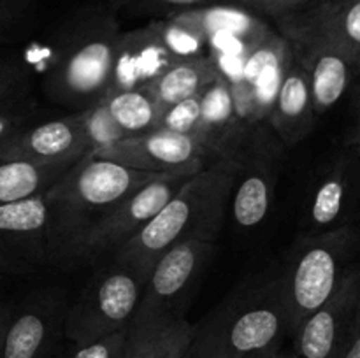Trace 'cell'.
I'll return each mask as SVG.
<instances>
[{"label":"cell","mask_w":360,"mask_h":358,"mask_svg":"<svg viewBox=\"0 0 360 358\" xmlns=\"http://www.w3.org/2000/svg\"><path fill=\"white\" fill-rule=\"evenodd\" d=\"M120 23L109 6L76 11L32 53L46 97L76 112L104 98L112 72Z\"/></svg>","instance_id":"6da1fadb"},{"label":"cell","mask_w":360,"mask_h":358,"mask_svg":"<svg viewBox=\"0 0 360 358\" xmlns=\"http://www.w3.org/2000/svg\"><path fill=\"white\" fill-rule=\"evenodd\" d=\"M232 183L234 174L227 167H210L190 175L150 223L112 253V260L148 276L172 246L190 239L214 242L231 204Z\"/></svg>","instance_id":"7a4b0ae2"},{"label":"cell","mask_w":360,"mask_h":358,"mask_svg":"<svg viewBox=\"0 0 360 358\" xmlns=\"http://www.w3.org/2000/svg\"><path fill=\"white\" fill-rule=\"evenodd\" d=\"M200 325L236 358H273L290 339L280 267L243 281Z\"/></svg>","instance_id":"3957f363"},{"label":"cell","mask_w":360,"mask_h":358,"mask_svg":"<svg viewBox=\"0 0 360 358\" xmlns=\"http://www.w3.org/2000/svg\"><path fill=\"white\" fill-rule=\"evenodd\" d=\"M359 248L360 232L355 225L323 234L299 235L280 265L290 337L306 316L336 291Z\"/></svg>","instance_id":"277c9868"},{"label":"cell","mask_w":360,"mask_h":358,"mask_svg":"<svg viewBox=\"0 0 360 358\" xmlns=\"http://www.w3.org/2000/svg\"><path fill=\"white\" fill-rule=\"evenodd\" d=\"M162 175L167 174L137 171L91 153L76 161L48 192L58 206L62 223L70 237V248L88 225Z\"/></svg>","instance_id":"5b68a950"},{"label":"cell","mask_w":360,"mask_h":358,"mask_svg":"<svg viewBox=\"0 0 360 358\" xmlns=\"http://www.w3.org/2000/svg\"><path fill=\"white\" fill-rule=\"evenodd\" d=\"M70 237L49 193L0 206V276H25L67 263Z\"/></svg>","instance_id":"8992f818"},{"label":"cell","mask_w":360,"mask_h":358,"mask_svg":"<svg viewBox=\"0 0 360 358\" xmlns=\"http://www.w3.org/2000/svg\"><path fill=\"white\" fill-rule=\"evenodd\" d=\"M214 251V242L190 239L165 251L151 267L129 333L164 329L186 319L200 276Z\"/></svg>","instance_id":"52a82bcc"},{"label":"cell","mask_w":360,"mask_h":358,"mask_svg":"<svg viewBox=\"0 0 360 358\" xmlns=\"http://www.w3.org/2000/svg\"><path fill=\"white\" fill-rule=\"evenodd\" d=\"M146 277L134 267L111 258L69 305L63 337L79 344L129 329Z\"/></svg>","instance_id":"ba28073f"},{"label":"cell","mask_w":360,"mask_h":358,"mask_svg":"<svg viewBox=\"0 0 360 358\" xmlns=\"http://www.w3.org/2000/svg\"><path fill=\"white\" fill-rule=\"evenodd\" d=\"M285 150L269 125L253 126L232 167L234 183L231 211L241 232H253L266 223L274 202Z\"/></svg>","instance_id":"9c48e42d"},{"label":"cell","mask_w":360,"mask_h":358,"mask_svg":"<svg viewBox=\"0 0 360 358\" xmlns=\"http://www.w3.org/2000/svg\"><path fill=\"white\" fill-rule=\"evenodd\" d=\"M193 175V174H192ZM190 175L167 174L137 190L88 225L70 248L67 263H86L115 253L139 234Z\"/></svg>","instance_id":"30bf717a"},{"label":"cell","mask_w":360,"mask_h":358,"mask_svg":"<svg viewBox=\"0 0 360 358\" xmlns=\"http://www.w3.org/2000/svg\"><path fill=\"white\" fill-rule=\"evenodd\" d=\"M359 200L360 157L347 147L316 167L309 178L299 221L302 234H323L354 225Z\"/></svg>","instance_id":"8fae6325"},{"label":"cell","mask_w":360,"mask_h":358,"mask_svg":"<svg viewBox=\"0 0 360 358\" xmlns=\"http://www.w3.org/2000/svg\"><path fill=\"white\" fill-rule=\"evenodd\" d=\"M91 154L157 174L192 175L204 168L218 167L213 154L204 147L197 135L162 128L104 144L91 151Z\"/></svg>","instance_id":"7c38bea8"},{"label":"cell","mask_w":360,"mask_h":358,"mask_svg":"<svg viewBox=\"0 0 360 358\" xmlns=\"http://www.w3.org/2000/svg\"><path fill=\"white\" fill-rule=\"evenodd\" d=\"M167 18L193 28L206 39L207 53L225 76L238 70L250 49L276 28L271 21L236 4L193 7Z\"/></svg>","instance_id":"4fadbf2b"},{"label":"cell","mask_w":360,"mask_h":358,"mask_svg":"<svg viewBox=\"0 0 360 358\" xmlns=\"http://www.w3.org/2000/svg\"><path fill=\"white\" fill-rule=\"evenodd\" d=\"M290 53L292 41L274 28L250 49L241 67L227 77L238 118L248 132L267 121Z\"/></svg>","instance_id":"5bb4252c"},{"label":"cell","mask_w":360,"mask_h":358,"mask_svg":"<svg viewBox=\"0 0 360 358\" xmlns=\"http://www.w3.org/2000/svg\"><path fill=\"white\" fill-rule=\"evenodd\" d=\"M360 300V263H352L336 291L290 337L297 358H340L348 343Z\"/></svg>","instance_id":"9a60e30c"},{"label":"cell","mask_w":360,"mask_h":358,"mask_svg":"<svg viewBox=\"0 0 360 358\" xmlns=\"http://www.w3.org/2000/svg\"><path fill=\"white\" fill-rule=\"evenodd\" d=\"M65 293L56 288L37 290L13 307L4 339L2 358H49L63 337Z\"/></svg>","instance_id":"2e32d148"},{"label":"cell","mask_w":360,"mask_h":358,"mask_svg":"<svg viewBox=\"0 0 360 358\" xmlns=\"http://www.w3.org/2000/svg\"><path fill=\"white\" fill-rule=\"evenodd\" d=\"M97 147L84 112L27 125L0 146V161L76 164Z\"/></svg>","instance_id":"e0dca14e"},{"label":"cell","mask_w":360,"mask_h":358,"mask_svg":"<svg viewBox=\"0 0 360 358\" xmlns=\"http://www.w3.org/2000/svg\"><path fill=\"white\" fill-rule=\"evenodd\" d=\"M274 27L285 37H320L343 49L360 76V0H311Z\"/></svg>","instance_id":"ac0fdd59"},{"label":"cell","mask_w":360,"mask_h":358,"mask_svg":"<svg viewBox=\"0 0 360 358\" xmlns=\"http://www.w3.org/2000/svg\"><path fill=\"white\" fill-rule=\"evenodd\" d=\"M295 56L308 76L315 114L322 116L340 104L359 77L350 56L320 37H294Z\"/></svg>","instance_id":"d6986e66"},{"label":"cell","mask_w":360,"mask_h":358,"mask_svg":"<svg viewBox=\"0 0 360 358\" xmlns=\"http://www.w3.org/2000/svg\"><path fill=\"white\" fill-rule=\"evenodd\" d=\"M83 112L97 147L151 132L164 114L148 86L109 95Z\"/></svg>","instance_id":"ffe728a7"},{"label":"cell","mask_w":360,"mask_h":358,"mask_svg":"<svg viewBox=\"0 0 360 358\" xmlns=\"http://www.w3.org/2000/svg\"><path fill=\"white\" fill-rule=\"evenodd\" d=\"M178 60L151 21L136 30L122 32L104 97L146 86Z\"/></svg>","instance_id":"44dd1931"},{"label":"cell","mask_w":360,"mask_h":358,"mask_svg":"<svg viewBox=\"0 0 360 358\" xmlns=\"http://www.w3.org/2000/svg\"><path fill=\"white\" fill-rule=\"evenodd\" d=\"M197 139L213 154L218 167H234L250 132L241 125L232 98L231 83L224 74L200 93V121Z\"/></svg>","instance_id":"7402d4cb"},{"label":"cell","mask_w":360,"mask_h":358,"mask_svg":"<svg viewBox=\"0 0 360 358\" xmlns=\"http://www.w3.org/2000/svg\"><path fill=\"white\" fill-rule=\"evenodd\" d=\"M316 118L319 116L315 114V107H313L308 76L299 63L294 44H292L290 58L287 62V69H285L273 107L267 116V125L273 128L281 144L290 150L302 142L306 137H309V133L315 128Z\"/></svg>","instance_id":"603a6c76"},{"label":"cell","mask_w":360,"mask_h":358,"mask_svg":"<svg viewBox=\"0 0 360 358\" xmlns=\"http://www.w3.org/2000/svg\"><path fill=\"white\" fill-rule=\"evenodd\" d=\"M218 74L220 69L217 60L206 53V55L178 60L146 86L165 112L172 105L202 93L217 79Z\"/></svg>","instance_id":"cb8c5ba5"},{"label":"cell","mask_w":360,"mask_h":358,"mask_svg":"<svg viewBox=\"0 0 360 358\" xmlns=\"http://www.w3.org/2000/svg\"><path fill=\"white\" fill-rule=\"evenodd\" d=\"M72 165L0 161V206L49 192Z\"/></svg>","instance_id":"d4e9b609"},{"label":"cell","mask_w":360,"mask_h":358,"mask_svg":"<svg viewBox=\"0 0 360 358\" xmlns=\"http://www.w3.org/2000/svg\"><path fill=\"white\" fill-rule=\"evenodd\" d=\"M195 325L181 319L164 329L129 333L125 358H185Z\"/></svg>","instance_id":"484cf974"},{"label":"cell","mask_w":360,"mask_h":358,"mask_svg":"<svg viewBox=\"0 0 360 358\" xmlns=\"http://www.w3.org/2000/svg\"><path fill=\"white\" fill-rule=\"evenodd\" d=\"M28 109H34L28 67L16 56L0 53V112Z\"/></svg>","instance_id":"4316f807"},{"label":"cell","mask_w":360,"mask_h":358,"mask_svg":"<svg viewBox=\"0 0 360 358\" xmlns=\"http://www.w3.org/2000/svg\"><path fill=\"white\" fill-rule=\"evenodd\" d=\"M112 11L122 9L132 14H148L158 18H167L174 13L193 9V7L211 6V4H231V0H108Z\"/></svg>","instance_id":"83f0119b"},{"label":"cell","mask_w":360,"mask_h":358,"mask_svg":"<svg viewBox=\"0 0 360 358\" xmlns=\"http://www.w3.org/2000/svg\"><path fill=\"white\" fill-rule=\"evenodd\" d=\"M127 344L129 329H123L95 340L72 344L60 358H125Z\"/></svg>","instance_id":"f1b7e54d"},{"label":"cell","mask_w":360,"mask_h":358,"mask_svg":"<svg viewBox=\"0 0 360 358\" xmlns=\"http://www.w3.org/2000/svg\"><path fill=\"white\" fill-rule=\"evenodd\" d=\"M200 121V95L190 97L162 114L157 128L195 135Z\"/></svg>","instance_id":"f546056e"},{"label":"cell","mask_w":360,"mask_h":358,"mask_svg":"<svg viewBox=\"0 0 360 358\" xmlns=\"http://www.w3.org/2000/svg\"><path fill=\"white\" fill-rule=\"evenodd\" d=\"M308 2H311V0H231V4L245 7L246 11L271 21L273 25L285 14L301 9Z\"/></svg>","instance_id":"4dcf8cb0"},{"label":"cell","mask_w":360,"mask_h":358,"mask_svg":"<svg viewBox=\"0 0 360 358\" xmlns=\"http://www.w3.org/2000/svg\"><path fill=\"white\" fill-rule=\"evenodd\" d=\"M185 358H236L221 346L217 337L207 332L202 325H195L193 339L190 343Z\"/></svg>","instance_id":"1f68e13d"},{"label":"cell","mask_w":360,"mask_h":358,"mask_svg":"<svg viewBox=\"0 0 360 358\" xmlns=\"http://www.w3.org/2000/svg\"><path fill=\"white\" fill-rule=\"evenodd\" d=\"M348 93L352 95V121L347 137V147L360 157V76L354 81Z\"/></svg>","instance_id":"d6a6232c"},{"label":"cell","mask_w":360,"mask_h":358,"mask_svg":"<svg viewBox=\"0 0 360 358\" xmlns=\"http://www.w3.org/2000/svg\"><path fill=\"white\" fill-rule=\"evenodd\" d=\"M32 112H34V109L16 112H0V146L13 135H16L21 128L30 125Z\"/></svg>","instance_id":"836d02e7"},{"label":"cell","mask_w":360,"mask_h":358,"mask_svg":"<svg viewBox=\"0 0 360 358\" xmlns=\"http://www.w3.org/2000/svg\"><path fill=\"white\" fill-rule=\"evenodd\" d=\"M340 358H360V300H359V309L357 316H355L354 329H352L350 337H348V343L345 346L343 353Z\"/></svg>","instance_id":"e575fe53"},{"label":"cell","mask_w":360,"mask_h":358,"mask_svg":"<svg viewBox=\"0 0 360 358\" xmlns=\"http://www.w3.org/2000/svg\"><path fill=\"white\" fill-rule=\"evenodd\" d=\"M20 4L16 0H0V28L7 27L20 13Z\"/></svg>","instance_id":"d590c367"},{"label":"cell","mask_w":360,"mask_h":358,"mask_svg":"<svg viewBox=\"0 0 360 358\" xmlns=\"http://www.w3.org/2000/svg\"><path fill=\"white\" fill-rule=\"evenodd\" d=\"M13 307L4 302H0V358H2V351H4V339H6V330H7V323H9V316Z\"/></svg>","instance_id":"8d00e7d4"},{"label":"cell","mask_w":360,"mask_h":358,"mask_svg":"<svg viewBox=\"0 0 360 358\" xmlns=\"http://www.w3.org/2000/svg\"><path fill=\"white\" fill-rule=\"evenodd\" d=\"M273 358H297V357H295V354L292 353V351H283V350H281L280 353L274 354Z\"/></svg>","instance_id":"74e56055"}]
</instances>
